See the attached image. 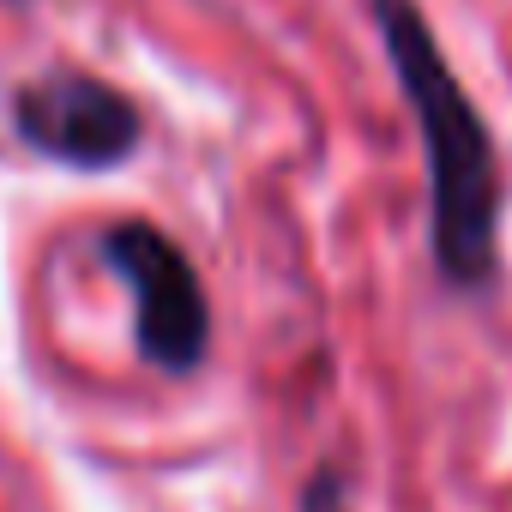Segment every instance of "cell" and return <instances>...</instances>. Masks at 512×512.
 Here are the masks:
<instances>
[{
	"mask_svg": "<svg viewBox=\"0 0 512 512\" xmlns=\"http://www.w3.org/2000/svg\"><path fill=\"white\" fill-rule=\"evenodd\" d=\"M97 260L121 278L133 302V350L157 374H199L217 344V314L187 247L151 217H115L97 229Z\"/></svg>",
	"mask_w": 512,
	"mask_h": 512,
	"instance_id": "7a4b0ae2",
	"label": "cell"
},
{
	"mask_svg": "<svg viewBox=\"0 0 512 512\" xmlns=\"http://www.w3.org/2000/svg\"><path fill=\"white\" fill-rule=\"evenodd\" d=\"M7 7H31V0H7Z\"/></svg>",
	"mask_w": 512,
	"mask_h": 512,
	"instance_id": "5b68a950",
	"label": "cell"
},
{
	"mask_svg": "<svg viewBox=\"0 0 512 512\" xmlns=\"http://www.w3.org/2000/svg\"><path fill=\"white\" fill-rule=\"evenodd\" d=\"M368 19L380 31L386 67L398 79V97L422 139L428 169V253L452 296H482L500 278V145L458 79L452 55L440 49V31L428 25L422 0H368Z\"/></svg>",
	"mask_w": 512,
	"mask_h": 512,
	"instance_id": "6da1fadb",
	"label": "cell"
},
{
	"mask_svg": "<svg viewBox=\"0 0 512 512\" xmlns=\"http://www.w3.org/2000/svg\"><path fill=\"white\" fill-rule=\"evenodd\" d=\"M302 512H350V476L338 464H320L302 488Z\"/></svg>",
	"mask_w": 512,
	"mask_h": 512,
	"instance_id": "277c9868",
	"label": "cell"
},
{
	"mask_svg": "<svg viewBox=\"0 0 512 512\" xmlns=\"http://www.w3.org/2000/svg\"><path fill=\"white\" fill-rule=\"evenodd\" d=\"M7 121L31 157H43L55 169H85V175L121 169L145 145L139 103L85 67H49V73L25 79L7 97Z\"/></svg>",
	"mask_w": 512,
	"mask_h": 512,
	"instance_id": "3957f363",
	"label": "cell"
}]
</instances>
